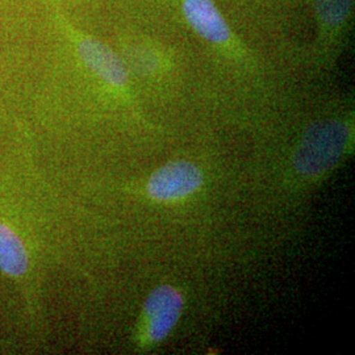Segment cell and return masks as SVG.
<instances>
[{"mask_svg":"<svg viewBox=\"0 0 355 355\" xmlns=\"http://www.w3.org/2000/svg\"><path fill=\"white\" fill-rule=\"evenodd\" d=\"M28 268V253L12 229L0 223V270L11 277H21Z\"/></svg>","mask_w":355,"mask_h":355,"instance_id":"6","label":"cell"},{"mask_svg":"<svg viewBox=\"0 0 355 355\" xmlns=\"http://www.w3.org/2000/svg\"><path fill=\"white\" fill-rule=\"evenodd\" d=\"M203 182V173L195 164L171 161L153 173L146 192L154 202H179L200 190Z\"/></svg>","mask_w":355,"mask_h":355,"instance_id":"4","label":"cell"},{"mask_svg":"<svg viewBox=\"0 0 355 355\" xmlns=\"http://www.w3.org/2000/svg\"><path fill=\"white\" fill-rule=\"evenodd\" d=\"M230 23L270 57L302 53L305 0H216Z\"/></svg>","mask_w":355,"mask_h":355,"instance_id":"1","label":"cell"},{"mask_svg":"<svg viewBox=\"0 0 355 355\" xmlns=\"http://www.w3.org/2000/svg\"><path fill=\"white\" fill-rule=\"evenodd\" d=\"M305 13L312 36L303 44L302 55L316 69H329L353 33L355 0H305Z\"/></svg>","mask_w":355,"mask_h":355,"instance_id":"2","label":"cell"},{"mask_svg":"<svg viewBox=\"0 0 355 355\" xmlns=\"http://www.w3.org/2000/svg\"><path fill=\"white\" fill-rule=\"evenodd\" d=\"M353 135L350 119L345 114H324L304 128L296 152L295 170L306 178H315L331 170L349 148Z\"/></svg>","mask_w":355,"mask_h":355,"instance_id":"3","label":"cell"},{"mask_svg":"<svg viewBox=\"0 0 355 355\" xmlns=\"http://www.w3.org/2000/svg\"><path fill=\"white\" fill-rule=\"evenodd\" d=\"M183 304V296L173 286H159L150 292L144 304L148 343H158L165 340L177 325Z\"/></svg>","mask_w":355,"mask_h":355,"instance_id":"5","label":"cell"},{"mask_svg":"<svg viewBox=\"0 0 355 355\" xmlns=\"http://www.w3.org/2000/svg\"><path fill=\"white\" fill-rule=\"evenodd\" d=\"M55 1L60 4V7L64 11H67L70 7H74V8H78V7H92V6L102 4L103 1L110 4L111 0H55Z\"/></svg>","mask_w":355,"mask_h":355,"instance_id":"7","label":"cell"}]
</instances>
